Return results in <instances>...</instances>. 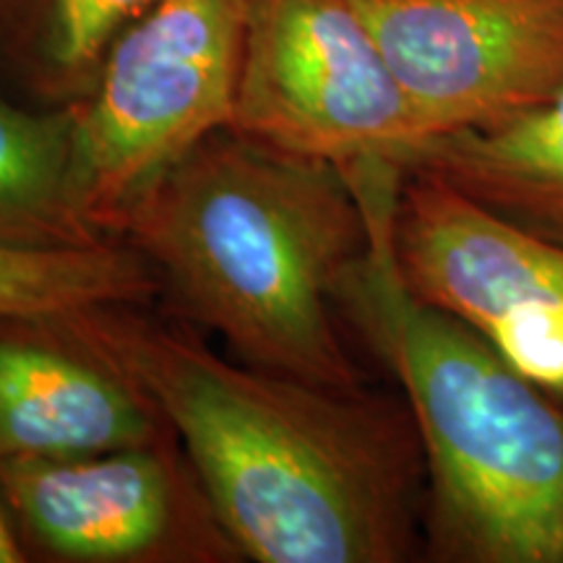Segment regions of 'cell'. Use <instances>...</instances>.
Here are the masks:
<instances>
[{
	"label": "cell",
	"mask_w": 563,
	"mask_h": 563,
	"mask_svg": "<svg viewBox=\"0 0 563 563\" xmlns=\"http://www.w3.org/2000/svg\"><path fill=\"white\" fill-rule=\"evenodd\" d=\"M399 165L431 173L519 228L563 245V89L511 123L426 139Z\"/></svg>",
	"instance_id": "30bf717a"
},
{
	"label": "cell",
	"mask_w": 563,
	"mask_h": 563,
	"mask_svg": "<svg viewBox=\"0 0 563 563\" xmlns=\"http://www.w3.org/2000/svg\"><path fill=\"white\" fill-rule=\"evenodd\" d=\"M26 559L24 548L19 543V534L13 530L9 509H5L3 496H0V563H24Z\"/></svg>",
	"instance_id": "5bb4252c"
},
{
	"label": "cell",
	"mask_w": 563,
	"mask_h": 563,
	"mask_svg": "<svg viewBox=\"0 0 563 563\" xmlns=\"http://www.w3.org/2000/svg\"><path fill=\"white\" fill-rule=\"evenodd\" d=\"M157 407L258 563H405L422 553L426 462L410 405L230 363L152 306L51 319Z\"/></svg>",
	"instance_id": "6da1fadb"
},
{
	"label": "cell",
	"mask_w": 563,
	"mask_h": 563,
	"mask_svg": "<svg viewBox=\"0 0 563 563\" xmlns=\"http://www.w3.org/2000/svg\"><path fill=\"white\" fill-rule=\"evenodd\" d=\"M402 170L352 173L371 245L336 292L397 378L426 462L422 553L439 563H563V399L475 329L407 292L391 253Z\"/></svg>",
	"instance_id": "3957f363"
},
{
	"label": "cell",
	"mask_w": 563,
	"mask_h": 563,
	"mask_svg": "<svg viewBox=\"0 0 563 563\" xmlns=\"http://www.w3.org/2000/svg\"><path fill=\"white\" fill-rule=\"evenodd\" d=\"M230 129L334 165L402 162L426 141L352 0H249Z\"/></svg>",
	"instance_id": "5b68a950"
},
{
	"label": "cell",
	"mask_w": 563,
	"mask_h": 563,
	"mask_svg": "<svg viewBox=\"0 0 563 563\" xmlns=\"http://www.w3.org/2000/svg\"><path fill=\"white\" fill-rule=\"evenodd\" d=\"M115 238L152 266L173 313L238 361L363 389L334 311L371 220L342 165L224 129L154 180Z\"/></svg>",
	"instance_id": "7a4b0ae2"
},
{
	"label": "cell",
	"mask_w": 563,
	"mask_h": 563,
	"mask_svg": "<svg viewBox=\"0 0 563 563\" xmlns=\"http://www.w3.org/2000/svg\"><path fill=\"white\" fill-rule=\"evenodd\" d=\"M249 0H154L112 42L74 108L76 203L89 228L118 224L154 180L230 129Z\"/></svg>",
	"instance_id": "277c9868"
},
{
	"label": "cell",
	"mask_w": 563,
	"mask_h": 563,
	"mask_svg": "<svg viewBox=\"0 0 563 563\" xmlns=\"http://www.w3.org/2000/svg\"><path fill=\"white\" fill-rule=\"evenodd\" d=\"M170 433L123 373L51 319H0V462L66 460Z\"/></svg>",
	"instance_id": "9c48e42d"
},
{
	"label": "cell",
	"mask_w": 563,
	"mask_h": 563,
	"mask_svg": "<svg viewBox=\"0 0 563 563\" xmlns=\"http://www.w3.org/2000/svg\"><path fill=\"white\" fill-rule=\"evenodd\" d=\"M74 108L16 100L0 79V249L112 241L76 203Z\"/></svg>",
	"instance_id": "8fae6325"
},
{
	"label": "cell",
	"mask_w": 563,
	"mask_h": 563,
	"mask_svg": "<svg viewBox=\"0 0 563 563\" xmlns=\"http://www.w3.org/2000/svg\"><path fill=\"white\" fill-rule=\"evenodd\" d=\"M426 139L530 115L563 89V0H352Z\"/></svg>",
	"instance_id": "ba28073f"
},
{
	"label": "cell",
	"mask_w": 563,
	"mask_h": 563,
	"mask_svg": "<svg viewBox=\"0 0 563 563\" xmlns=\"http://www.w3.org/2000/svg\"><path fill=\"white\" fill-rule=\"evenodd\" d=\"M154 0H0V79L26 102L68 108Z\"/></svg>",
	"instance_id": "7c38bea8"
},
{
	"label": "cell",
	"mask_w": 563,
	"mask_h": 563,
	"mask_svg": "<svg viewBox=\"0 0 563 563\" xmlns=\"http://www.w3.org/2000/svg\"><path fill=\"white\" fill-rule=\"evenodd\" d=\"M0 496L26 559L245 561L173 433L66 460H3Z\"/></svg>",
	"instance_id": "8992f818"
},
{
	"label": "cell",
	"mask_w": 563,
	"mask_h": 563,
	"mask_svg": "<svg viewBox=\"0 0 563 563\" xmlns=\"http://www.w3.org/2000/svg\"><path fill=\"white\" fill-rule=\"evenodd\" d=\"M159 277L131 245L0 249V319H63L100 306H152Z\"/></svg>",
	"instance_id": "4fadbf2b"
},
{
	"label": "cell",
	"mask_w": 563,
	"mask_h": 563,
	"mask_svg": "<svg viewBox=\"0 0 563 563\" xmlns=\"http://www.w3.org/2000/svg\"><path fill=\"white\" fill-rule=\"evenodd\" d=\"M391 253L415 298L454 316L563 399V245L402 165Z\"/></svg>",
	"instance_id": "52a82bcc"
}]
</instances>
